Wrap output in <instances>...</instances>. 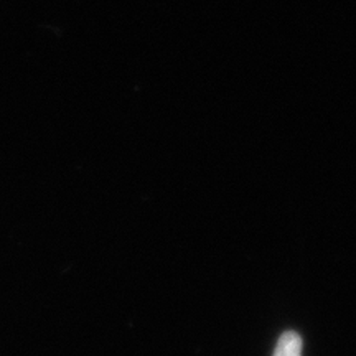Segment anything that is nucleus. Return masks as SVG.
I'll return each mask as SVG.
<instances>
[{
  "label": "nucleus",
  "mask_w": 356,
  "mask_h": 356,
  "mask_svg": "<svg viewBox=\"0 0 356 356\" xmlns=\"http://www.w3.org/2000/svg\"><path fill=\"white\" fill-rule=\"evenodd\" d=\"M302 340L296 332H286L280 337L274 356H300Z\"/></svg>",
  "instance_id": "nucleus-1"
}]
</instances>
